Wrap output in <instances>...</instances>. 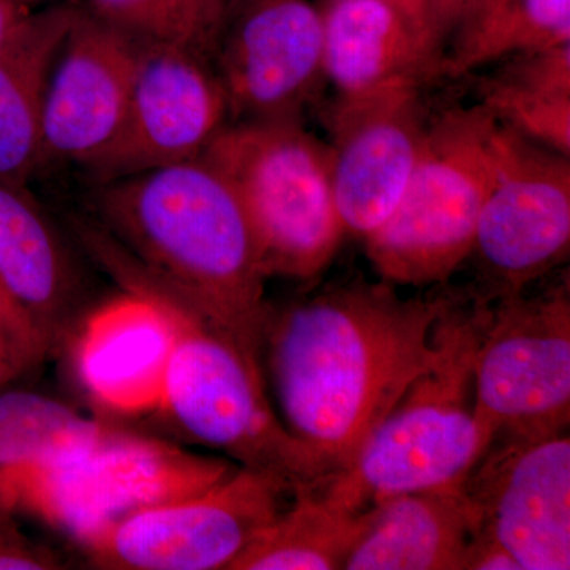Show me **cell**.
<instances>
[{"instance_id":"cell-1","label":"cell","mask_w":570,"mask_h":570,"mask_svg":"<svg viewBox=\"0 0 570 570\" xmlns=\"http://www.w3.org/2000/svg\"><path fill=\"white\" fill-rule=\"evenodd\" d=\"M453 295L406 298L387 281L354 279L269 313L262 351L279 419L330 479L425 370L434 325Z\"/></svg>"},{"instance_id":"cell-2","label":"cell","mask_w":570,"mask_h":570,"mask_svg":"<svg viewBox=\"0 0 570 570\" xmlns=\"http://www.w3.org/2000/svg\"><path fill=\"white\" fill-rule=\"evenodd\" d=\"M92 184L94 212L124 253L261 362L268 275L227 179L198 157Z\"/></svg>"},{"instance_id":"cell-3","label":"cell","mask_w":570,"mask_h":570,"mask_svg":"<svg viewBox=\"0 0 570 570\" xmlns=\"http://www.w3.org/2000/svg\"><path fill=\"white\" fill-rule=\"evenodd\" d=\"M493 311L482 292L455 291L434 325L433 351L360 448L322 493L362 512L382 499L414 491L460 490L493 434L475 409V356Z\"/></svg>"},{"instance_id":"cell-4","label":"cell","mask_w":570,"mask_h":570,"mask_svg":"<svg viewBox=\"0 0 570 570\" xmlns=\"http://www.w3.org/2000/svg\"><path fill=\"white\" fill-rule=\"evenodd\" d=\"M105 265L122 284L156 296L174 324L159 411L187 436L219 450L239 466L283 480L294 497L324 489L328 472L269 406L261 362L129 255L112 254Z\"/></svg>"},{"instance_id":"cell-5","label":"cell","mask_w":570,"mask_h":570,"mask_svg":"<svg viewBox=\"0 0 570 570\" xmlns=\"http://www.w3.org/2000/svg\"><path fill=\"white\" fill-rule=\"evenodd\" d=\"M200 157L242 202L268 277L309 281L328 268L346 235L328 142L299 119L234 121Z\"/></svg>"},{"instance_id":"cell-6","label":"cell","mask_w":570,"mask_h":570,"mask_svg":"<svg viewBox=\"0 0 570 570\" xmlns=\"http://www.w3.org/2000/svg\"><path fill=\"white\" fill-rule=\"evenodd\" d=\"M498 119L483 105L453 107L430 119L422 154L395 212L366 236L381 279L445 284L471 257L480 213L494 178Z\"/></svg>"},{"instance_id":"cell-7","label":"cell","mask_w":570,"mask_h":570,"mask_svg":"<svg viewBox=\"0 0 570 570\" xmlns=\"http://www.w3.org/2000/svg\"><path fill=\"white\" fill-rule=\"evenodd\" d=\"M238 468L111 430L81 452L0 475V512L28 513L85 547L138 510L200 493Z\"/></svg>"},{"instance_id":"cell-8","label":"cell","mask_w":570,"mask_h":570,"mask_svg":"<svg viewBox=\"0 0 570 570\" xmlns=\"http://www.w3.org/2000/svg\"><path fill=\"white\" fill-rule=\"evenodd\" d=\"M569 275L493 302L474 366L475 409L493 439L566 433L570 422Z\"/></svg>"},{"instance_id":"cell-9","label":"cell","mask_w":570,"mask_h":570,"mask_svg":"<svg viewBox=\"0 0 570 570\" xmlns=\"http://www.w3.org/2000/svg\"><path fill=\"white\" fill-rule=\"evenodd\" d=\"M287 494L283 480L239 466L200 493L138 510L85 549L102 569L228 570Z\"/></svg>"},{"instance_id":"cell-10","label":"cell","mask_w":570,"mask_h":570,"mask_svg":"<svg viewBox=\"0 0 570 570\" xmlns=\"http://www.w3.org/2000/svg\"><path fill=\"white\" fill-rule=\"evenodd\" d=\"M570 249V156L498 121L494 178L480 213L472 255L483 295L519 294L542 279Z\"/></svg>"},{"instance_id":"cell-11","label":"cell","mask_w":570,"mask_h":570,"mask_svg":"<svg viewBox=\"0 0 570 570\" xmlns=\"http://www.w3.org/2000/svg\"><path fill=\"white\" fill-rule=\"evenodd\" d=\"M209 62L230 122L302 121L326 82L316 0H234Z\"/></svg>"},{"instance_id":"cell-12","label":"cell","mask_w":570,"mask_h":570,"mask_svg":"<svg viewBox=\"0 0 570 570\" xmlns=\"http://www.w3.org/2000/svg\"><path fill=\"white\" fill-rule=\"evenodd\" d=\"M472 534L521 570L570 569V439H493L461 485Z\"/></svg>"},{"instance_id":"cell-13","label":"cell","mask_w":570,"mask_h":570,"mask_svg":"<svg viewBox=\"0 0 570 570\" xmlns=\"http://www.w3.org/2000/svg\"><path fill=\"white\" fill-rule=\"evenodd\" d=\"M228 122L209 59L178 45L138 41L126 121L86 175L105 183L198 159Z\"/></svg>"},{"instance_id":"cell-14","label":"cell","mask_w":570,"mask_h":570,"mask_svg":"<svg viewBox=\"0 0 570 570\" xmlns=\"http://www.w3.org/2000/svg\"><path fill=\"white\" fill-rule=\"evenodd\" d=\"M138 40L77 6L48 77L41 165L88 170L121 132L137 70Z\"/></svg>"},{"instance_id":"cell-15","label":"cell","mask_w":570,"mask_h":570,"mask_svg":"<svg viewBox=\"0 0 570 570\" xmlns=\"http://www.w3.org/2000/svg\"><path fill=\"white\" fill-rule=\"evenodd\" d=\"M422 91L335 99L326 112L333 194L346 234H374L406 193L431 119Z\"/></svg>"},{"instance_id":"cell-16","label":"cell","mask_w":570,"mask_h":570,"mask_svg":"<svg viewBox=\"0 0 570 570\" xmlns=\"http://www.w3.org/2000/svg\"><path fill=\"white\" fill-rule=\"evenodd\" d=\"M174 344V324L159 299L138 285L124 284V294L86 318L75 366L99 406L126 415L156 412Z\"/></svg>"},{"instance_id":"cell-17","label":"cell","mask_w":570,"mask_h":570,"mask_svg":"<svg viewBox=\"0 0 570 570\" xmlns=\"http://www.w3.org/2000/svg\"><path fill=\"white\" fill-rule=\"evenodd\" d=\"M324 24L326 82L336 99L425 88L444 75L445 51L387 0H316Z\"/></svg>"},{"instance_id":"cell-18","label":"cell","mask_w":570,"mask_h":570,"mask_svg":"<svg viewBox=\"0 0 570 570\" xmlns=\"http://www.w3.org/2000/svg\"><path fill=\"white\" fill-rule=\"evenodd\" d=\"M472 521L460 490L414 491L363 510L346 570H463Z\"/></svg>"},{"instance_id":"cell-19","label":"cell","mask_w":570,"mask_h":570,"mask_svg":"<svg viewBox=\"0 0 570 570\" xmlns=\"http://www.w3.org/2000/svg\"><path fill=\"white\" fill-rule=\"evenodd\" d=\"M75 9L33 10L0 43V181L28 184L41 167L45 91Z\"/></svg>"},{"instance_id":"cell-20","label":"cell","mask_w":570,"mask_h":570,"mask_svg":"<svg viewBox=\"0 0 570 570\" xmlns=\"http://www.w3.org/2000/svg\"><path fill=\"white\" fill-rule=\"evenodd\" d=\"M0 288L50 346L73 291V269L26 184L0 181Z\"/></svg>"},{"instance_id":"cell-21","label":"cell","mask_w":570,"mask_h":570,"mask_svg":"<svg viewBox=\"0 0 570 570\" xmlns=\"http://www.w3.org/2000/svg\"><path fill=\"white\" fill-rule=\"evenodd\" d=\"M480 78L478 96L499 122L570 156V43L517 52Z\"/></svg>"},{"instance_id":"cell-22","label":"cell","mask_w":570,"mask_h":570,"mask_svg":"<svg viewBox=\"0 0 570 570\" xmlns=\"http://www.w3.org/2000/svg\"><path fill=\"white\" fill-rule=\"evenodd\" d=\"M294 498L228 570L344 569L363 528V510L341 508L322 491Z\"/></svg>"},{"instance_id":"cell-23","label":"cell","mask_w":570,"mask_h":570,"mask_svg":"<svg viewBox=\"0 0 570 570\" xmlns=\"http://www.w3.org/2000/svg\"><path fill=\"white\" fill-rule=\"evenodd\" d=\"M570 43V0H479L450 37L444 75L463 77L517 52Z\"/></svg>"},{"instance_id":"cell-24","label":"cell","mask_w":570,"mask_h":570,"mask_svg":"<svg viewBox=\"0 0 570 570\" xmlns=\"http://www.w3.org/2000/svg\"><path fill=\"white\" fill-rule=\"evenodd\" d=\"M112 428L40 393H0V475L81 452Z\"/></svg>"},{"instance_id":"cell-25","label":"cell","mask_w":570,"mask_h":570,"mask_svg":"<svg viewBox=\"0 0 570 570\" xmlns=\"http://www.w3.org/2000/svg\"><path fill=\"white\" fill-rule=\"evenodd\" d=\"M86 9L138 41L178 45L212 58L223 31V0H88Z\"/></svg>"},{"instance_id":"cell-26","label":"cell","mask_w":570,"mask_h":570,"mask_svg":"<svg viewBox=\"0 0 570 570\" xmlns=\"http://www.w3.org/2000/svg\"><path fill=\"white\" fill-rule=\"evenodd\" d=\"M47 343L0 288V360L21 373L41 362Z\"/></svg>"},{"instance_id":"cell-27","label":"cell","mask_w":570,"mask_h":570,"mask_svg":"<svg viewBox=\"0 0 570 570\" xmlns=\"http://www.w3.org/2000/svg\"><path fill=\"white\" fill-rule=\"evenodd\" d=\"M50 550L26 538L13 515L0 512V570L59 569Z\"/></svg>"},{"instance_id":"cell-28","label":"cell","mask_w":570,"mask_h":570,"mask_svg":"<svg viewBox=\"0 0 570 570\" xmlns=\"http://www.w3.org/2000/svg\"><path fill=\"white\" fill-rule=\"evenodd\" d=\"M423 37L442 50H448V37L442 28L438 0H387Z\"/></svg>"},{"instance_id":"cell-29","label":"cell","mask_w":570,"mask_h":570,"mask_svg":"<svg viewBox=\"0 0 570 570\" xmlns=\"http://www.w3.org/2000/svg\"><path fill=\"white\" fill-rule=\"evenodd\" d=\"M463 570H521L509 551L493 539L472 534L464 554Z\"/></svg>"},{"instance_id":"cell-30","label":"cell","mask_w":570,"mask_h":570,"mask_svg":"<svg viewBox=\"0 0 570 570\" xmlns=\"http://www.w3.org/2000/svg\"><path fill=\"white\" fill-rule=\"evenodd\" d=\"M479 0H438L439 14H441L442 28H444L448 43L453 32L459 29L461 22L466 20L469 13L475 9Z\"/></svg>"},{"instance_id":"cell-31","label":"cell","mask_w":570,"mask_h":570,"mask_svg":"<svg viewBox=\"0 0 570 570\" xmlns=\"http://www.w3.org/2000/svg\"><path fill=\"white\" fill-rule=\"evenodd\" d=\"M33 11V7L14 0H0V43Z\"/></svg>"},{"instance_id":"cell-32","label":"cell","mask_w":570,"mask_h":570,"mask_svg":"<svg viewBox=\"0 0 570 570\" xmlns=\"http://www.w3.org/2000/svg\"><path fill=\"white\" fill-rule=\"evenodd\" d=\"M20 374L21 371L18 370L17 366L10 365V363L0 360V387H3V385L9 384V382L20 376Z\"/></svg>"},{"instance_id":"cell-33","label":"cell","mask_w":570,"mask_h":570,"mask_svg":"<svg viewBox=\"0 0 570 570\" xmlns=\"http://www.w3.org/2000/svg\"><path fill=\"white\" fill-rule=\"evenodd\" d=\"M14 2H20V3H24V6H36L37 2H39V0H14Z\"/></svg>"},{"instance_id":"cell-34","label":"cell","mask_w":570,"mask_h":570,"mask_svg":"<svg viewBox=\"0 0 570 570\" xmlns=\"http://www.w3.org/2000/svg\"><path fill=\"white\" fill-rule=\"evenodd\" d=\"M223 2L225 3V6H227V10L230 9V6L232 3H234V0H223ZM228 13V11H227Z\"/></svg>"},{"instance_id":"cell-35","label":"cell","mask_w":570,"mask_h":570,"mask_svg":"<svg viewBox=\"0 0 570 570\" xmlns=\"http://www.w3.org/2000/svg\"><path fill=\"white\" fill-rule=\"evenodd\" d=\"M3 292V291H2Z\"/></svg>"}]
</instances>
